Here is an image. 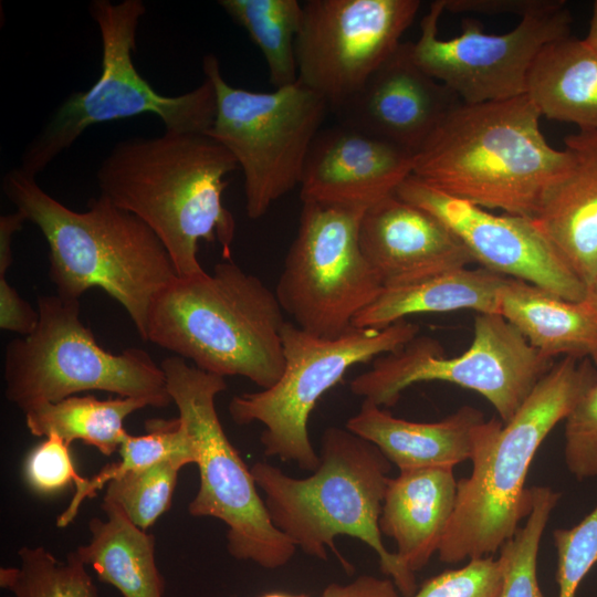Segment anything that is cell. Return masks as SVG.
<instances>
[{
  "label": "cell",
  "instance_id": "cell-39",
  "mask_svg": "<svg viewBox=\"0 0 597 597\" xmlns=\"http://www.w3.org/2000/svg\"><path fill=\"white\" fill-rule=\"evenodd\" d=\"M318 597H401L390 578L362 575L347 584L332 583Z\"/></svg>",
  "mask_w": 597,
  "mask_h": 597
},
{
  "label": "cell",
  "instance_id": "cell-32",
  "mask_svg": "<svg viewBox=\"0 0 597 597\" xmlns=\"http://www.w3.org/2000/svg\"><path fill=\"white\" fill-rule=\"evenodd\" d=\"M187 464V458L171 457L129 472L106 485L103 501L118 506L132 523L147 531L169 510L178 473Z\"/></svg>",
  "mask_w": 597,
  "mask_h": 597
},
{
  "label": "cell",
  "instance_id": "cell-23",
  "mask_svg": "<svg viewBox=\"0 0 597 597\" xmlns=\"http://www.w3.org/2000/svg\"><path fill=\"white\" fill-rule=\"evenodd\" d=\"M500 315L546 358L588 359L597 366V316L583 300L568 301L528 282L505 277Z\"/></svg>",
  "mask_w": 597,
  "mask_h": 597
},
{
  "label": "cell",
  "instance_id": "cell-31",
  "mask_svg": "<svg viewBox=\"0 0 597 597\" xmlns=\"http://www.w3.org/2000/svg\"><path fill=\"white\" fill-rule=\"evenodd\" d=\"M532 510L525 524L500 548L503 572L501 597H545L540 588L536 566L543 532L561 493L549 486H532Z\"/></svg>",
  "mask_w": 597,
  "mask_h": 597
},
{
  "label": "cell",
  "instance_id": "cell-37",
  "mask_svg": "<svg viewBox=\"0 0 597 597\" xmlns=\"http://www.w3.org/2000/svg\"><path fill=\"white\" fill-rule=\"evenodd\" d=\"M38 322V310L19 295L6 275H0V328L27 336Z\"/></svg>",
  "mask_w": 597,
  "mask_h": 597
},
{
  "label": "cell",
  "instance_id": "cell-17",
  "mask_svg": "<svg viewBox=\"0 0 597 597\" xmlns=\"http://www.w3.org/2000/svg\"><path fill=\"white\" fill-rule=\"evenodd\" d=\"M461 103L417 64L412 42H401L360 90L332 112L338 124L416 154Z\"/></svg>",
  "mask_w": 597,
  "mask_h": 597
},
{
  "label": "cell",
  "instance_id": "cell-6",
  "mask_svg": "<svg viewBox=\"0 0 597 597\" xmlns=\"http://www.w3.org/2000/svg\"><path fill=\"white\" fill-rule=\"evenodd\" d=\"M285 322L275 292L229 259L166 287L151 305L146 342L203 371L268 389L284 369Z\"/></svg>",
  "mask_w": 597,
  "mask_h": 597
},
{
  "label": "cell",
  "instance_id": "cell-21",
  "mask_svg": "<svg viewBox=\"0 0 597 597\" xmlns=\"http://www.w3.org/2000/svg\"><path fill=\"white\" fill-rule=\"evenodd\" d=\"M481 410L463 406L437 422H416L394 417L364 400L346 427L375 444L399 471L451 467L472 460L486 427Z\"/></svg>",
  "mask_w": 597,
  "mask_h": 597
},
{
  "label": "cell",
  "instance_id": "cell-8",
  "mask_svg": "<svg viewBox=\"0 0 597 597\" xmlns=\"http://www.w3.org/2000/svg\"><path fill=\"white\" fill-rule=\"evenodd\" d=\"M39 322L6 346L3 379L9 401L25 411L87 390L139 398L150 407L171 404L160 365L140 348L113 354L80 318V301L36 297Z\"/></svg>",
  "mask_w": 597,
  "mask_h": 597
},
{
  "label": "cell",
  "instance_id": "cell-19",
  "mask_svg": "<svg viewBox=\"0 0 597 597\" xmlns=\"http://www.w3.org/2000/svg\"><path fill=\"white\" fill-rule=\"evenodd\" d=\"M359 244L384 289L411 285L474 262L443 222L395 193L364 212Z\"/></svg>",
  "mask_w": 597,
  "mask_h": 597
},
{
  "label": "cell",
  "instance_id": "cell-5",
  "mask_svg": "<svg viewBox=\"0 0 597 597\" xmlns=\"http://www.w3.org/2000/svg\"><path fill=\"white\" fill-rule=\"evenodd\" d=\"M320 465L304 479L266 462L250 469L263 493L273 525L303 553L326 561L335 538L360 540L378 556L381 572L405 597L417 591L415 573L381 540L379 517L391 471L390 461L371 442L347 428L328 427L321 439Z\"/></svg>",
  "mask_w": 597,
  "mask_h": 597
},
{
  "label": "cell",
  "instance_id": "cell-33",
  "mask_svg": "<svg viewBox=\"0 0 597 597\" xmlns=\"http://www.w3.org/2000/svg\"><path fill=\"white\" fill-rule=\"evenodd\" d=\"M553 540L558 597H576L579 584L597 563V505L575 526L554 530Z\"/></svg>",
  "mask_w": 597,
  "mask_h": 597
},
{
  "label": "cell",
  "instance_id": "cell-13",
  "mask_svg": "<svg viewBox=\"0 0 597 597\" xmlns=\"http://www.w3.org/2000/svg\"><path fill=\"white\" fill-rule=\"evenodd\" d=\"M366 210L304 202L275 294L300 328L336 338L384 286L359 244Z\"/></svg>",
  "mask_w": 597,
  "mask_h": 597
},
{
  "label": "cell",
  "instance_id": "cell-4",
  "mask_svg": "<svg viewBox=\"0 0 597 597\" xmlns=\"http://www.w3.org/2000/svg\"><path fill=\"white\" fill-rule=\"evenodd\" d=\"M596 381L590 360L565 357L507 422L486 421L472 472L457 482L454 510L438 549L441 562L490 556L514 536L532 510V489L525 488V480L536 451Z\"/></svg>",
  "mask_w": 597,
  "mask_h": 597
},
{
  "label": "cell",
  "instance_id": "cell-3",
  "mask_svg": "<svg viewBox=\"0 0 597 597\" xmlns=\"http://www.w3.org/2000/svg\"><path fill=\"white\" fill-rule=\"evenodd\" d=\"M527 95L459 104L415 154L412 175L484 209L533 218L547 187L570 163L553 148Z\"/></svg>",
  "mask_w": 597,
  "mask_h": 597
},
{
  "label": "cell",
  "instance_id": "cell-24",
  "mask_svg": "<svg viewBox=\"0 0 597 597\" xmlns=\"http://www.w3.org/2000/svg\"><path fill=\"white\" fill-rule=\"evenodd\" d=\"M526 95L542 117L597 130V54L570 35L546 44L531 67Z\"/></svg>",
  "mask_w": 597,
  "mask_h": 597
},
{
  "label": "cell",
  "instance_id": "cell-36",
  "mask_svg": "<svg viewBox=\"0 0 597 597\" xmlns=\"http://www.w3.org/2000/svg\"><path fill=\"white\" fill-rule=\"evenodd\" d=\"M24 479L39 493H53L71 483L75 486L85 478L76 471L70 446L59 436L50 434L27 457L23 465Z\"/></svg>",
  "mask_w": 597,
  "mask_h": 597
},
{
  "label": "cell",
  "instance_id": "cell-18",
  "mask_svg": "<svg viewBox=\"0 0 597 597\" xmlns=\"http://www.w3.org/2000/svg\"><path fill=\"white\" fill-rule=\"evenodd\" d=\"M415 154L348 126L322 128L308 150L302 202L367 210L412 175Z\"/></svg>",
  "mask_w": 597,
  "mask_h": 597
},
{
  "label": "cell",
  "instance_id": "cell-25",
  "mask_svg": "<svg viewBox=\"0 0 597 597\" xmlns=\"http://www.w3.org/2000/svg\"><path fill=\"white\" fill-rule=\"evenodd\" d=\"M101 507L105 520L91 519L90 541L73 552L123 597H165L155 536L132 523L115 504L103 501Z\"/></svg>",
  "mask_w": 597,
  "mask_h": 597
},
{
  "label": "cell",
  "instance_id": "cell-14",
  "mask_svg": "<svg viewBox=\"0 0 597 597\" xmlns=\"http://www.w3.org/2000/svg\"><path fill=\"white\" fill-rule=\"evenodd\" d=\"M444 1L436 0L420 23L412 43L417 64L453 91L464 104L504 101L526 95L527 77L542 49L570 35L572 15L565 1L522 18L504 34H489L480 21L462 20V32L451 39L438 36Z\"/></svg>",
  "mask_w": 597,
  "mask_h": 597
},
{
  "label": "cell",
  "instance_id": "cell-15",
  "mask_svg": "<svg viewBox=\"0 0 597 597\" xmlns=\"http://www.w3.org/2000/svg\"><path fill=\"white\" fill-rule=\"evenodd\" d=\"M419 0H308L295 39L298 81L329 111L360 90L399 46Z\"/></svg>",
  "mask_w": 597,
  "mask_h": 597
},
{
  "label": "cell",
  "instance_id": "cell-22",
  "mask_svg": "<svg viewBox=\"0 0 597 597\" xmlns=\"http://www.w3.org/2000/svg\"><path fill=\"white\" fill-rule=\"evenodd\" d=\"M457 482L451 467L404 470L389 479L379 528L395 541L398 558L412 573L438 553L454 510Z\"/></svg>",
  "mask_w": 597,
  "mask_h": 597
},
{
  "label": "cell",
  "instance_id": "cell-41",
  "mask_svg": "<svg viewBox=\"0 0 597 597\" xmlns=\"http://www.w3.org/2000/svg\"><path fill=\"white\" fill-rule=\"evenodd\" d=\"M584 41L597 54V0L593 4L589 29Z\"/></svg>",
  "mask_w": 597,
  "mask_h": 597
},
{
  "label": "cell",
  "instance_id": "cell-29",
  "mask_svg": "<svg viewBox=\"0 0 597 597\" xmlns=\"http://www.w3.org/2000/svg\"><path fill=\"white\" fill-rule=\"evenodd\" d=\"M147 433L127 436L122 441L117 462L106 465L92 478L75 486V492L67 507L57 516L56 526H67L78 513L84 500L93 498L111 481L123 475L150 467L171 457L187 458L196 463V454L191 439L180 419H150L145 422Z\"/></svg>",
  "mask_w": 597,
  "mask_h": 597
},
{
  "label": "cell",
  "instance_id": "cell-26",
  "mask_svg": "<svg viewBox=\"0 0 597 597\" xmlns=\"http://www.w3.org/2000/svg\"><path fill=\"white\" fill-rule=\"evenodd\" d=\"M504 280L481 266H467L411 285L384 289L377 300L355 317L353 326L383 329L409 315L460 310L500 314L499 296Z\"/></svg>",
  "mask_w": 597,
  "mask_h": 597
},
{
  "label": "cell",
  "instance_id": "cell-11",
  "mask_svg": "<svg viewBox=\"0 0 597 597\" xmlns=\"http://www.w3.org/2000/svg\"><path fill=\"white\" fill-rule=\"evenodd\" d=\"M405 320L383 329L352 327L336 338L315 336L293 322L282 328L284 369L270 388L233 396L229 413L237 425L264 426L260 442L266 457L315 471L321 462L308 436V418L320 398L355 365L391 353L418 335Z\"/></svg>",
  "mask_w": 597,
  "mask_h": 597
},
{
  "label": "cell",
  "instance_id": "cell-28",
  "mask_svg": "<svg viewBox=\"0 0 597 597\" xmlns=\"http://www.w3.org/2000/svg\"><path fill=\"white\" fill-rule=\"evenodd\" d=\"M224 12L249 34L263 54L275 88L297 82L295 39L303 21L296 0H219Z\"/></svg>",
  "mask_w": 597,
  "mask_h": 597
},
{
  "label": "cell",
  "instance_id": "cell-7",
  "mask_svg": "<svg viewBox=\"0 0 597 597\" xmlns=\"http://www.w3.org/2000/svg\"><path fill=\"white\" fill-rule=\"evenodd\" d=\"M88 11L102 44L101 73L86 91L74 92L56 108L25 147L19 168L36 177L92 125L142 114L156 115L165 130L206 133L216 116L211 81L176 96L154 90L133 62L136 34L146 13L142 0H93Z\"/></svg>",
  "mask_w": 597,
  "mask_h": 597
},
{
  "label": "cell",
  "instance_id": "cell-34",
  "mask_svg": "<svg viewBox=\"0 0 597 597\" xmlns=\"http://www.w3.org/2000/svg\"><path fill=\"white\" fill-rule=\"evenodd\" d=\"M502 588L501 563L490 555L429 578L410 597H501Z\"/></svg>",
  "mask_w": 597,
  "mask_h": 597
},
{
  "label": "cell",
  "instance_id": "cell-20",
  "mask_svg": "<svg viewBox=\"0 0 597 597\" xmlns=\"http://www.w3.org/2000/svg\"><path fill=\"white\" fill-rule=\"evenodd\" d=\"M564 144L569 166L544 191L532 220L588 289L597 274V130H578Z\"/></svg>",
  "mask_w": 597,
  "mask_h": 597
},
{
  "label": "cell",
  "instance_id": "cell-27",
  "mask_svg": "<svg viewBox=\"0 0 597 597\" xmlns=\"http://www.w3.org/2000/svg\"><path fill=\"white\" fill-rule=\"evenodd\" d=\"M148 401L132 397L100 400L94 396H72L43 402L24 411L29 431L35 437L55 434L69 446L81 441L111 455L127 436L124 420Z\"/></svg>",
  "mask_w": 597,
  "mask_h": 597
},
{
  "label": "cell",
  "instance_id": "cell-40",
  "mask_svg": "<svg viewBox=\"0 0 597 597\" xmlns=\"http://www.w3.org/2000/svg\"><path fill=\"white\" fill-rule=\"evenodd\" d=\"M24 221V216L17 210L0 217V275H6L13 262V237L22 229Z\"/></svg>",
  "mask_w": 597,
  "mask_h": 597
},
{
  "label": "cell",
  "instance_id": "cell-9",
  "mask_svg": "<svg viewBox=\"0 0 597 597\" xmlns=\"http://www.w3.org/2000/svg\"><path fill=\"white\" fill-rule=\"evenodd\" d=\"M160 366L199 469V489L188 505L189 514L223 522L227 549L235 559L266 569L285 566L297 548L273 525L251 469L228 439L216 410L217 395L227 389L224 378L176 355Z\"/></svg>",
  "mask_w": 597,
  "mask_h": 597
},
{
  "label": "cell",
  "instance_id": "cell-12",
  "mask_svg": "<svg viewBox=\"0 0 597 597\" xmlns=\"http://www.w3.org/2000/svg\"><path fill=\"white\" fill-rule=\"evenodd\" d=\"M553 365L502 315L476 314L471 345L462 354L446 357L438 341L417 335L375 358L370 369L352 380L350 390L376 406L392 407L415 384L450 383L480 394L505 423Z\"/></svg>",
  "mask_w": 597,
  "mask_h": 597
},
{
  "label": "cell",
  "instance_id": "cell-16",
  "mask_svg": "<svg viewBox=\"0 0 597 597\" xmlns=\"http://www.w3.org/2000/svg\"><path fill=\"white\" fill-rule=\"evenodd\" d=\"M395 195L443 222L481 268L528 282L568 301L585 300L586 286L531 218L494 214L446 195L413 175L399 185Z\"/></svg>",
  "mask_w": 597,
  "mask_h": 597
},
{
  "label": "cell",
  "instance_id": "cell-30",
  "mask_svg": "<svg viewBox=\"0 0 597 597\" xmlns=\"http://www.w3.org/2000/svg\"><path fill=\"white\" fill-rule=\"evenodd\" d=\"M17 566L0 568V586L13 597H100L84 563L71 552L57 559L43 546H23Z\"/></svg>",
  "mask_w": 597,
  "mask_h": 597
},
{
  "label": "cell",
  "instance_id": "cell-44",
  "mask_svg": "<svg viewBox=\"0 0 597 597\" xmlns=\"http://www.w3.org/2000/svg\"><path fill=\"white\" fill-rule=\"evenodd\" d=\"M8 597H10V596H8Z\"/></svg>",
  "mask_w": 597,
  "mask_h": 597
},
{
  "label": "cell",
  "instance_id": "cell-43",
  "mask_svg": "<svg viewBox=\"0 0 597 597\" xmlns=\"http://www.w3.org/2000/svg\"><path fill=\"white\" fill-rule=\"evenodd\" d=\"M259 597H308V596H306V595H292V594L273 591V593L263 594V595H261Z\"/></svg>",
  "mask_w": 597,
  "mask_h": 597
},
{
  "label": "cell",
  "instance_id": "cell-10",
  "mask_svg": "<svg viewBox=\"0 0 597 597\" xmlns=\"http://www.w3.org/2000/svg\"><path fill=\"white\" fill-rule=\"evenodd\" d=\"M202 69L216 92V116L205 134L237 160L243 174L245 211L256 220L300 186L329 106L298 80L271 92L234 87L222 76L213 54L203 56Z\"/></svg>",
  "mask_w": 597,
  "mask_h": 597
},
{
  "label": "cell",
  "instance_id": "cell-42",
  "mask_svg": "<svg viewBox=\"0 0 597 597\" xmlns=\"http://www.w3.org/2000/svg\"><path fill=\"white\" fill-rule=\"evenodd\" d=\"M585 301L588 303V305L591 307V310L597 316V274L591 285L587 289Z\"/></svg>",
  "mask_w": 597,
  "mask_h": 597
},
{
  "label": "cell",
  "instance_id": "cell-38",
  "mask_svg": "<svg viewBox=\"0 0 597 597\" xmlns=\"http://www.w3.org/2000/svg\"><path fill=\"white\" fill-rule=\"evenodd\" d=\"M452 13L516 14L521 18L548 6L553 0H443Z\"/></svg>",
  "mask_w": 597,
  "mask_h": 597
},
{
  "label": "cell",
  "instance_id": "cell-1",
  "mask_svg": "<svg viewBox=\"0 0 597 597\" xmlns=\"http://www.w3.org/2000/svg\"><path fill=\"white\" fill-rule=\"evenodd\" d=\"M234 157L205 133L165 130L116 144L102 160L100 195L138 217L168 251L178 277L206 273L200 240L218 241L230 259L235 220L222 203Z\"/></svg>",
  "mask_w": 597,
  "mask_h": 597
},
{
  "label": "cell",
  "instance_id": "cell-2",
  "mask_svg": "<svg viewBox=\"0 0 597 597\" xmlns=\"http://www.w3.org/2000/svg\"><path fill=\"white\" fill-rule=\"evenodd\" d=\"M2 190L45 239L56 295L80 301L84 292L100 287L126 310L147 341L151 305L178 277L154 231L101 195L88 200L86 210H72L19 167L4 175Z\"/></svg>",
  "mask_w": 597,
  "mask_h": 597
},
{
  "label": "cell",
  "instance_id": "cell-35",
  "mask_svg": "<svg viewBox=\"0 0 597 597\" xmlns=\"http://www.w3.org/2000/svg\"><path fill=\"white\" fill-rule=\"evenodd\" d=\"M565 421L564 460L578 481L597 476V381Z\"/></svg>",
  "mask_w": 597,
  "mask_h": 597
}]
</instances>
